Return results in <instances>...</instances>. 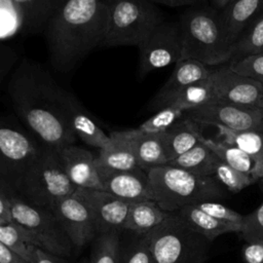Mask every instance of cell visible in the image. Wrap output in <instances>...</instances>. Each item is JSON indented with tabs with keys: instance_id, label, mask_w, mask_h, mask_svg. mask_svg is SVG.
<instances>
[{
	"instance_id": "1",
	"label": "cell",
	"mask_w": 263,
	"mask_h": 263,
	"mask_svg": "<svg viewBox=\"0 0 263 263\" xmlns=\"http://www.w3.org/2000/svg\"><path fill=\"white\" fill-rule=\"evenodd\" d=\"M6 90L15 115L41 145L59 151L76 143L64 105L68 90L40 64L21 58Z\"/></svg>"
},
{
	"instance_id": "2",
	"label": "cell",
	"mask_w": 263,
	"mask_h": 263,
	"mask_svg": "<svg viewBox=\"0 0 263 263\" xmlns=\"http://www.w3.org/2000/svg\"><path fill=\"white\" fill-rule=\"evenodd\" d=\"M110 0H67L43 29L51 67L75 69L103 42Z\"/></svg>"
},
{
	"instance_id": "3",
	"label": "cell",
	"mask_w": 263,
	"mask_h": 263,
	"mask_svg": "<svg viewBox=\"0 0 263 263\" xmlns=\"http://www.w3.org/2000/svg\"><path fill=\"white\" fill-rule=\"evenodd\" d=\"M147 177L149 199L167 213H176L200 201H217L226 196L223 186L215 178L197 176L171 164L149 170Z\"/></svg>"
},
{
	"instance_id": "4",
	"label": "cell",
	"mask_w": 263,
	"mask_h": 263,
	"mask_svg": "<svg viewBox=\"0 0 263 263\" xmlns=\"http://www.w3.org/2000/svg\"><path fill=\"white\" fill-rule=\"evenodd\" d=\"M179 24L181 60H196L208 67L231 61L232 46L226 39L219 11L192 6L182 13Z\"/></svg>"
},
{
	"instance_id": "5",
	"label": "cell",
	"mask_w": 263,
	"mask_h": 263,
	"mask_svg": "<svg viewBox=\"0 0 263 263\" xmlns=\"http://www.w3.org/2000/svg\"><path fill=\"white\" fill-rule=\"evenodd\" d=\"M76 190L58 151L43 145L14 189L21 198L51 212L60 200L73 195Z\"/></svg>"
},
{
	"instance_id": "6",
	"label": "cell",
	"mask_w": 263,
	"mask_h": 263,
	"mask_svg": "<svg viewBox=\"0 0 263 263\" xmlns=\"http://www.w3.org/2000/svg\"><path fill=\"white\" fill-rule=\"evenodd\" d=\"M165 21L158 5L146 0H110L101 47L138 46Z\"/></svg>"
},
{
	"instance_id": "7",
	"label": "cell",
	"mask_w": 263,
	"mask_h": 263,
	"mask_svg": "<svg viewBox=\"0 0 263 263\" xmlns=\"http://www.w3.org/2000/svg\"><path fill=\"white\" fill-rule=\"evenodd\" d=\"M145 236L154 263H203L212 243L185 225L175 213Z\"/></svg>"
},
{
	"instance_id": "8",
	"label": "cell",
	"mask_w": 263,
	"mask_h": 263,
	"mask_svg": "<svg viewBox=\"0 0 263 263\" xmlns=\"http://www.w3.org/2000/svg\"><path fill=\"white\" fill-rule=\"evenodd\" d=\"M41 148L26 127L10 117L0 116V186L14 190Z\"/></svg>"
},
{
	"instance_id": "9",
	"label": "cell",
	"mask_w": 263,
	"mask_h": 263,
	"mask_svg": "<svg viewBox=\"0 0 263 263\" xmlns=\"http://www.w3.org/2000/svg\"><path fill=\"white\" fill-rule=\"evenodd\" d=\"M11 219L34 240L36 246L57 256H70L73 243L54 214L23 198L9 196Z\"/></svg>"
},
{
	"instance_id": "10",
	"label": "cell",
	"mask_w": 263,
	"mask_h": 263,
	"mask_svg": "<svg viewBox=\"0 0 263 263\" xmlns=\"http://www.w3.org/2000/svg\"><path fill=\"white\" fill-rule=\"evenodd\" d=\"M139 49L138 76L166 68L181 61L182 36L179 21H164L155 27L137 46Z\"/></svg>"
},
{
	"instance_id": "11",
	"label": "cell",
	"mask_w": 263,
	"mask_h": 263,
	"mask_svg": "<svg viewBox=\"0 0 263 263\" xmlns=\"http://www.w3.org/2000/svg\"><path fill=\"white\" fill-rule=\"evenodd\" d=\"M196 123L224 126L234 130L263 132V109L225 102H213L184 112Z\"/></svg>"
},
{
	"instance_id": "12",
	"label": "cell",
	"mask_w": 263,
	"mask_h": 263,
	"mask_svg": "<svg viewBox=\"0 0 263 263\" xmlns=\"http://www.w3.org/2000/svg\"><path fill=\"white\" fill-rule=\"evenodd\" d=\"M74 194L86 205L97 234L115 232L124 227L132 203L99 189L77 188Z\"/></svg>"
},
{
	"instance_id": "13",
	"label": "cell",
	"mask_w": 263,
	"mask_h": 263,
	"mask_svg": "<svg viewBox=\"0 0 263 263\" xmlns=\"http://www.w3.org/2000/svg\"><path fill=\"white\" fill-rule=\"evenodd\" d=\"M210 78L218 102L249 107L260 106L263 97V84L260 82L232 71L229 66L212 70Z\"/></svg>"
},
{
	"instance_id": "14",
	"label": "cell",
	"mask_w": 263,
	"mask_h": 263,
	"mask_svg": "<svg viewBox=\"0 0 263 263\" xmlns=\"http://www.w3.org/2000/svg\"><path fill=\"white\" fill-rule=\"evenodd\" d=\"M52 213L64 228L74 247L81 248L97 234L86 205L75 194L60 200Z\"/></svg>"
},
{
	"instance_id": "15",
	"label": "cell",
	"mask_w": 263,
	"mask_h": 263,
	"mask_svg": "<svg viewBox=\"0 0 263 263\" xmlns=\"http://www.w3.org/2000/svg\"><path fill=\"white\" fill-rule=\"evenodd\" d=\"M212 72L208 66L196 60H181L175 64V68L167 80L150 100L148 108L158 111L171 105L172 101L188 85L208 78Z\"/></svg>"
},
{
	"instance_id": "16",
	"label": "cell",
	"mask_w": 263,
	"mask_h": 263,
	"mask_svg": "<svg viewBox=\"0 0 263 263\" xmlns=\"http://www.w3.org/2000/svg\"><path fill=\"white\" fill-rule=\"evenodd\" d=\"M58 153L69 179L77 188L104 190L96 155L91 151L72 144Z\"/></svg>"
},
{
	"instance_id": "17",
	"label": "cell",
	"mask_w": 263,
	"mask_h": 263,
	"mask_svg": "<svg viewBox=\"0 0 263 263\" xmlns=\"http://www.w3.org/2000/svg\"><path fill=\"white\" fill-rule=\"evenodd\" d=\"M135 135L136 128L112 132L110 134L111 144L104 149H100L98 155H96L98 168L111 172L140 168L134 149Z\"/></svg>"
},
{
	"instance_id": "18",
	"label": "cell",
	"mask_w": 263,
	"mask_h": 263,
	"mask_svg": "<svg viewBox=\"0 0 263 263\" xmlns=\"http://www.w3.org/2000/svg\"><path fill=\"white\" fill-rule=\"evenodd\" d=\"M103 188L110 194L133 203L147 200L148 177L142 168L126 172H111L99 168Z\"/></svg>"
},
{
	"instance_id": "19",
	"label": "cell",
	"mask_w": 263,
	"mask_h": 263,
	"mask_svg": "<svg viewBox=\"0 0 263 263\" xmlns=\"http://www.w3.org/2000/svg\"><path fill=\"white\" fill-rule=\"evenodd\" d=\"M64 105L71 127L78 139L99 150L111 144L110 135L103 130L73 93L67 91Z\"/></svg>"
},
{
	"instance_id": "20",
	"label": "cell",
	"mask_w": 263,
	"mask_h": 263,
	"mask_svg": "<svg viewBox=\"0 0 263 263\" xmlns=\"http://www.w3.org/2000/svg\"><path fill=\"white\" fill-rule=\"evenodd\" d=\"M262 11L263 0H232L219 12L226 39L231 46Z\"/></svg>"
},
{
	"instance_id": "21",
	"label": "cell",
	"mask_w": 263,
	"mask_h": 263,
	"mask_svg": "<svg viewBox=\"0 0 263 263\" xmlns=\"http://www.w3.org/2000/svg\"><path fill=\"white\" fill-rule=\"evenodd\" d=\"M201 136L198 123L183 114L176 123L161 133V141L168 162L197 145Z\"/></svg>"
},
{
	"instance_id": "22",
	"label": "cell",
	"mask_w": 263,
	"mask_h": 263,
	"mask_svg": "<svg viewBox=\"0 0 263 263\" xmlns=\"http://www.w3.org/2000/svg\"><path fill=\"white\" fill-rule=\"evenodd\" d=\"M22 22L24 34L42 32L49 18L67 0H11Z\"/></svg>"
},
{
	"instance_id": "23",
	"label": "cell",
	"mask_w": 263,
	"mask_h": 263,
	"mask_svg": "<svg viewBox=\"0 0 263 263\" xmlns=\"http://www.w3.org/2000/svg\"><path fill=\"white\" fill-rule=\"evenodd\" d=\"M171 214L163 211L156 202L150 199L133 202L123 229L139 235L146 234L161 224Z\"/></svg>"
},
{
	"instance_id": "24",
	"label": "cell",
	"mask_w": 263,
	"mask_h": 263,
	"mask_svg": "<svg viewBox=\"0 0 263 263\" xmlns=\"http://www.w3.org/2000/svg\"><path fill=\"white\" fill-rule=\"evenodd\" d=\"M175 214L185 225H187L193 231L203 235L211 241H213L219 235L236 232L233 227L215 219L198 209L195 204L185 206Z\"/></svg>"
},
{
	"instance_id": "25",
	"label": "cell",
	"mask_w": 263,
	"mask_h": 263,
	"mask_svg": "<svg viewBox=\"0 0 263 263\" xmlns=\"http://www.w3.org/2000/svg\"><path fill=\"white\" fill-rule=\"evenodd\" d=\"M134 149L139 167L146 173L168 162L162 145L161 134H145L136 128Z\"/></svg>"
},
{
	"instance_id": "26",
	"label": "cell",
	"mask_w": 263,
	"mask_h": 263,
	"mask_svg": "<svg viewBox=\"0 0 263 263\" xmlns=\"http://www.w3.org/2000/svg\"><path fill=\"white\" fill-rule=\"evenodd\" d=\"M216 127L219 135L223 137L222 142L242 150L256 160L260 180L263 177V132L234 130L224 126Z\"/></svg>"
},
{
	"instance_id": "27",
	"label": "cell",
	"mask_w": 263,
	"mask_h": 263,
	"mask_svg": "<svg viewBox=\"0 0 263 263\" xmlns=\"http://www.w3.org/2000/svg\"><path fill=\"white\" fill-rule=\"evenodd\" d=\"M199 142L206 145L223 162L241 173L252 176L257 182L259 181L258 165L256 160L242 150L224 142L206 139L204 136L200 137Z\"/></svg>"
},
{
	"instance_id": "28",
	"label": "cell",
	"mask_w": 263,
	"mask_h": 263,
	"mask_svg": "<svg viewBox=\"0 0 263 263\" xmlns=\"http://www.w3.org/2000/svg\"><path fill=\"white\" fill-rule=\"evenodd\" d=\"M217 159L216 154L206 145L199 142L167 164L180 167L197 176L212 177Z\"/></svg>"
},
{
	"instance_id": "29",
	"label": "cell",
	"mask_w": 263,
	"mask_h": 263,
	"mask_svg": "<svg viewBox=\"0 0 263 263\" xmlns=\"http://www.w3.org/2000/svg\"><path fill=\"white\" fill-rule=\"evenodd\" d=\"M0 242L30 263H35L38 247L30 235L13 221L0 226Z\"/></svg>"
},
{
	"instance_id": "30",
	"label": "cell",
	"mask_w": 263,
	"mask_h": 263,
	"mask_svg": "<svg viewBox=\"0 0 263 263\" xmlns=\"http://www.w3.org/2000/svg\"><path fill=\"white\" fill-rule=\"evenodd\" d=\"M216 95L213 82L210 78H204L185 87L172 101L170 106H175L183 112L209 103L216 102Z\"/></svg>"
},
{
	"instance_id": "31",
	"label": "cell",
	"mask_w": 263,
	"mask_h": 263,
	"mask_svg": "<svg viewBox=\"0 0 263 263\" xmlns=\"http://www.w3.org/2000/svg\"><path fill=\"white\" fill-rule=\"evenodd\" d=\"M263 51V11L243 30L232 45L230 62Z\"/></svg>"
},
{
	"instance_id": "32",
	"label": "cell",
	"mask_w": 263,
	"mask_h": 263,
	"mask_svg": "<svg viewBox=\"0 0 263 263\" xmlns=\"http://www.w3.org/2000/svg\"><path fill=\"white\" fill-rule=\"evenodd\" d=\"M89 263H120L118 232L99 234L92 245Z\"/></svg>"
},
{
	"instance_id": "33",
	"label": "cell",
	"mask_w": 263,
	"mask_h": 263,
	"mask_svg": "<svg viewBox=\"0 0 263 263\" xmlns=\"http://www.w3.org/2000/svg\"><path fill=\"white\" fill-rule=\"evenodd\" d=\"M212 177L215 178L223 187L233 193H237L257 182L252 176L231 167L219 158L215 163Z\"/></svg>"
},
{
	"instance_id": "34",
	"label": "cell",
	"mask_w": 263,
	"mask_h": 263,
	"mask_svg": "<svg viewBox=\"0 0 263 263\" xmlns=\"http://www.w3.org/2000/svg\"><path fill=\"white\" fill-rule=\"evenodd\" d=\"M184 112L175 106H167L156 111L137 128L145 134H161L176 123Z\"/></svg>"
},
{
	"instance_id": "35",
	"label": "cell",
	"mask_w": 263,
	"mask_h": 263,
	"mask_svg": "<svg viewBox=\"0 0 263 263\" xmlns=\"http://www.w3.org/2000/svg\"><path fill=\"white\" fill-rule=\"evenodd\" d=\"M194 204L215 219L233 227L236 230V233L240 232L245 215H241L218 201H200Z\"/></svg>"
},
{
	"instance_id": "36",
	"label": "cell",
	"mask_w": 263,
	"mask_h": 263,
	"mask_svg": "<svg viewBox=\"0 0 263 263\" xmlns=\"http://www.w3.org/2000/svg\"><path fill=\"white\" fill-rule=\"evenodd\" d=\"M228 66L232 71L263 84V51L230 62Z\"/></svg>"
},
{
	"instance_id": "37",
	"label": "cell",
	"mask_w": 263,
	"mask_h": 263,
	"mask_svg": "<svg viewBox=\"0 0 263 263\" xmlns=\"http://www.w3.org/2000/svg\"><path fill=\"white\" fill-rule=\"evenodd\" d=\"M15 30L22 32V22L15 6L11 0H0V42Z\"/></svg>"
},
{
	"instance_id": "38",
	"label": "cell",
	"mask_w": 263,
	"mask_h": 263,
	"mask_svg": "<svg viewBox=\"0 0 263 263\" xmlns=\"http://www.w3.org/2000/svg\"><path fill=\"white\" fill-rule=\"evenodd\" d=\"M239 233L246 241L263 239V202L254 212L245 215Z\"/></svg>"
},
{
	"instance_id": "39",
	"label": "cell",
	"mask_w": 263,
	"mask_h": 263,
	"mask_svg": "<svg viewBox=\"0 0 263 263\" xmlns=\"http://www.w3.org/2000/svg\"><path fill=\"white\" fill-rule=\"evenodd\" d=\"M120 263H154L145 234H141L140 238L132 245L128 252L120 259Z\"/></svg>"
},
{
	"instance_id": "40",
	"label": "cell",
	"mask_w": 263,
	"mask_h": 263,
	"mask_svg": "<svg viewBox=\"0 0 263 263\" xmlns=\"http://www.w3.org/2000/svg\"><path fill=\"white\" fill-rule=\"evenodd\" d=\"M20 59V54L12 46L5 42H0V89L7 82Z\"/></svg>"
},
{
	"instance_id": "41",
	"label": "cell",
	"mask_w": 263,
	"mask_h": 263,
	"mask_svg": "<svg viewBox=\"0 0 263 263\" xmlns=\"http://www.w3.org/2000/svg\"><path fill=\"white\" fill-rule=\"evenodd\" d=\"M242 256L247 263H263V239L247 241L242 249Z\"/></svg>"
},
{
	"instance_id": "42",
	"label": "cell",
	"mask_w": 263,
	"mask_h": 263,
	"mask_svg": "<svg viewBox=\"0 0 263 263\" xmlns=\"http://www.w3.org/2000/svg\"><path fill=\"white\" fill-rule=\"evenodd\" d=\"M0 263H30L0 242Z\"/></svg>"
},
{
	"instance_id": "43",
	"label": "cell",
	"mask_w": 263,
	"mask_h": 263,
	"mask_svg": "<svg viewBox=\"0 0 263 263\" xmlns=\"http://www.w3.org/2000/svg\"><path fill=\"white\" fill-rule=\"evenodd\" d=\"M35 263H63L60 259V256L51 254L47 251H44L40 248L36 251V259Z\"/></svg>"
},
{
	"instance_id": "44",
	"label": "cell",
	"mask_w": 263,
	"mask_h": 263,
	"mask_svg": "<svg viewBox=\"0 0 263 263\" xmlns=\"http://www.w3.org/2000/svg\"><path fill=\"white\" fill-rule=\"evenodd\" d=\"M0 217L12 221L9 209V196H6L0 190Z\"/></svg>"
},
{
	"instance_id": "45",
	"label": "cell",
	"mask_w": 263,
	"mask_h": 263,
	"mask_svg": "<svg viewBox=\"0 0 263 263\" xmlns=\"http://www.w3.org/2000/svg\"><path fill=\"white\" fill-rule=\"evenodd\" d=\"M156 5H164L168 7H180V6H191L188 0H146Z\"/></svg>"
},
{
	"instance_id": "46",
	"label": "cell",
	"mask_w": 263,
	"mask_h": 263,
	"mask_svg": "<svg viewBox=\"0 0 263 263\" xmlns=\"http://www.w3.org/2000/svg\"><path fill=\"white\" fill-rule=\"evenodd\" d=\"M232 0H210L214 9L221 12Z\"/></svg>"
},
{
	"instance_id": "47",
	"label": "cell",
	"mask_w": 263,
	"mask_h": 263,
	"mask_svg": "<svg viewBox=\"0 0 263 263\" xmlns=\"http://www.w3.org/2000/svg\"><path fill=\"white\" fill-rule=\"evenodd\" d=\"M210 0H188V2L190 3L191 6H194V5H197V4H203L205 2H209Z\"/></svg>"
},
{
	"instance_id": "48",
	"label": "cell",
	"mask_w": 263,
	"mask_h": 263,
	"mask_svg": "<svg viewBox=\"0 0 263 263\" xmlns=\"http://www.w3.org/2000/svg\"><path fill=\"white\" fill-rule=\"evenodd\" d=\"M10 222H12V221L0 217V226H2V225H4V224H7V223H10Z\"/></svg>"
},
{
	"instance_id": "49",
	"label": "cell",
	"mask_w": 263,
	"mask_h": 263,
	"mask_svg": "<svg viewBox=\"0 0 263 263\" xmlns=\"http://www.w3.org/2000/svg\"><path fill=\"white\" fill-rule=\"evenodd\" d=\"M259 183H260V188L262 189V192H263V177L259 180Z\"/></svg>"
},
{
	"instance_id": "50",
	"label": "cell",
	"mask_w": 263,
	"mask_h": 263,
	"mask_svg": "<svg viewBox=\"0 0 263 263\" xmlns=\"http://www.w3.org/2000/svg\"><path fill=\"white\" fill-rule=\"evenodd\" d=\"M261 109H263V97H262V100H261V102H260V106H259Z\"/></svg>"
},
{
	"instance_id": "51",
	"label": "cell",
	"mask_w": 263,
	"mask_h": 263,
	"mask_svg": "<svg viewBox=\"0 0 263 263\" xmlns=\"http://www.w3.org/2000/svg\"><path fill=\"white\" fill-rule=\"evenodd\" d=\"M81 263H87V262H85V261H82V262H81Z\"/></svg>"
}]
</instances>
